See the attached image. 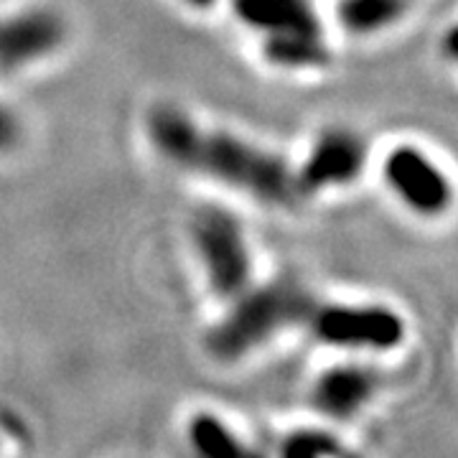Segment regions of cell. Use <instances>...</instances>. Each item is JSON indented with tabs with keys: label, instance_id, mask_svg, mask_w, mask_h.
I'll use <instances>...</instances> for the list:
<instances>
[{
	"label": "cell",
	"instance_id": "cell-4",
	"mask_svg": "<svg viewBox=\"0 0 458 458\" xmlns=\"http://www.w3.org/2000/svg\"><path fill=\"white\" fill-rule=\"evenodd\" d=\"M186 242L204 291L227 303L260 278L245 219L225 201H201L186 216Z\"/></svg>",
	"mask_w": 458,
	"mask_h": 458
},
{
	"label": "cell",
	"instance_id": "cell-10",
	"mask_svg": "<svg viewBox=\"0 0 458 458\" xmlns=\"http://www.w3.org/2000/svg\"><path fill=\"white\" fill-rule=\"evenodd\" d=\"M258 54L267 69L278 74H321L334 64V44L328 31H293L258 38Z\"/></svg>",
	"mask_w": 458,
	"mask_h": 458
},
{
	"label": "cell",
	"instance_id": "cell-2",
	"mask_svg": "<svg viewBox=\"0 0 458 458\" xmlns=\"http://www.w3.org/2000/svg\"><path fill=\"white\" fill-rule=\"evenodd\" d=\"M313 291L291 273L258 278L247 291L219 303L204 328V352L219 367H240L260 357L283 336L301 331Z\"/></svg>",
	"mask_w": 458,
	"mask_h": 458
},
{
	"label": "cell",
	"instance_id": "cell-14",
	"mask_svg": "<svg viewBox=\"0 0 458 458\" xmlns=\"http://www.w3.org/2000/svg\"><path fill=\"white\" fill-rule=\"evenodd\" d=\"M26 140V125L13 105L0 99V158L16 153Z\"/></svg>",
	"mask_w": 458,
	"mask_h": 458
},
{
	"label": "cell",
	"instance_id": "cell-1",
	"mask_svg": "<svg viewBox=\"0 0 458 458\" xmlns=\"http://www.w3.org/2000/svg\"><path fill=\"white\" fill-rule=\"evenodd\" d=\"M140 135L156 161L209 181L232 197L285 212L303 204L295 186L293 158L252 135L212 125L179 102H153L143 113Z\"/></svg>",
	"mask_w": 458,
	"mask_h": 458
},
{
	"label": "cell",
	"instance_id": "cell-15",
	"mask_svg": "<svg viewBox=\"0 0 458 458\" xmlns=\"http://www.w3.org/2000/svg\"><path fill=\"white\" fill-rule=\"evenodd\" d=\"M176 3L194 16H207V13H214L216 8L225 5V0H176Z\"/></svg>",
	"mask_w": 458,
	"mask_h": 458
},
{
	"label": "cell",
	"instance_id": "cell-12",
	"mask_svg": "<svg viewBox=\"0 0 458 458\" xmlns=\"http://www.w3.org/2000/svg\"><path fill=\"white\" fill-rule=\"evenodd\" d=\"M183 441L199 458H245L255 454V445L234 420L214 408H197L186 415Z\"/></svg>",
	"mask_w": 458,
	"mask_h": 458
},
{
	"label": "cell",
	"instance_id": "cell-8",
	"mask_svg": "<svg viewBox=\"0 0 458 458\" xmlns=\"http://www.w3.org/2000/svg\"><path fill=\"white\" fill-rule=\"evenodd\" d=\"M382 385L385 379L375 360L336 357L313 372L306 387V405L311 418L344 430L375 408Z\"/></svg>",
	"mask_w": 458,
	"mask_h": 458
},
{
	"label": "cell",
	"instance_id": "cell-7",
	"mask_svg": "<svg viewBox=\"0 0 458 458\" xmlns=\"http://www.w3.org/2000/svg\"><path fill=\"white\" fill-rule=\"evenodd\" d=\"M72 23L51 3H23L0 13V74L16 77L49 64L66 49Z\"/></svg>",
	"mask_w": 458,
	"mask_h": 458
},
{
	"label": "cell",
	"instance_id": "cell-11",
	"mask_svg": "<svg viewBox=\"0 0 458 458\" xmlns=\"http://www.w3.org/2000/svg\"><path fill=\"white\" fill-rule=\"evenodd\" d=\"M418 0H334L331 21L336 31L354 41H372L397 31L412 13Z\"/></svg>",
	"mask_w": 458,
	"mask_h": 458
},
{
	"label": "cell",
	"instance_id": "cell-9",
	"mask_svg": "<svg viewBox=\"0 0 458 458\" xmlns=\"http://www.w3.org/2000/svg\"><path fill=\"white\" fill-rule=\"evenodd\" d=\"M234 23L250 36L265 38L293 31H328L313 0H225Z\"/></svg>",
	"mask_w": 458,
	"mask_h": 458
},
{
	"label": "cell",
	"instance_id": "cell-13",
	"mask_svg": "<svg viewBox=\"0 0 458 458\" xmlns=\"http://www.w3.org/2000/svg\"><path fill=\"white\" fill-rule=\"evenodd\" d=\"M349 448L344 441L342 428L311 418V423L291 426L280 433L276 454L283 458H336Z\"/></svg>",
	"mask_w": 458,
	"mask_h": 458
},
{
	"label": "cell",
	"instance_id": "cell-6",
	"mask_svg": "<svg viewBox=\"0 0 458 458\" xmlns=\"http://www.w3.org/2000/svg\"><path fill=\"white\" fill-rule=\"evenodd\" d=\"M372 161L375 150L364 132L344 123L324 125L313 132L303 153L293 158L301 201L306 204L311 199L349 191L367 176Z\"/></svg>",
	"mask_w": 458,
	"mask_h": 458
},
{
	"label": "cell",
	"instance_id": "cell-3",
	"mask_svg": "<svg viewBox=\"0 0 458 458\" xmlns=\"http://www.w3.org/2000/svg\"><path fill=\"white\" fill-rule=\"evenodd\" d=\"M301 334L336 357L379 360L408 344L410 321L387 301L313 295Z\"/></svg>",
	"mask_w": 458,
	"mask_h": 458
},
{
	"label": "cell",
	"instance_id": "cell-5",
	"mask_svg": "<svg viewBox=\"0 0 458 458\" xmlns=\"http://www.w3.org/2000/svg\"><path fill=\"white\" fill-rule=\"evenodd\" d=\"M379 181L394 204L418 222H441L456 207V183L443 161L415 140H394L382 150Z\"/></svg>",
	"mask_w": 458,
	"mask_h": 458
}]
</instances>
